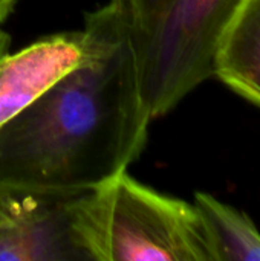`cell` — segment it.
Listing matches in <instances>:
<instances>
[{
  "mask_svg": "<svg viewBox=\"0 0 260 261\" xmlns=\"http://www.w3.org/2000/svg\"><path fill=\"white\" fill-rule=\"evenodd\" d=\"M81 29L83 63L0 127V187L70 199L143 154L153 118L121 0L87 12Z\"/></svg>",
  "mask_w": 260,
  "mask_h": 261,
  "instance_id": "cell-1",
  "label": "cell"
},
{
  "mask_svg": "<svg viewBox=\"0 0 260 261\" xmlns=\"http://www.w3.org/2000/svg\"><path fill=\"white\" fill-rule=\"evenodd\" d=\"M81 260L210 261L193 203L162 194L129 171L66 200Z\"/></svg>",
  "mask_w": 260,
  "mask_h": 261,
  "instance_id": "cell-2",
  "label": "cell"
},
{
  "mask_svg": "<svg viewBox=\"0 0 260 261\" xmlns=\"http://www.w3.org/2000/svg\"><path fill=\"white\" fill-rule=\"evenodd\" d=\"M150 116L215 76L219 40L242 0H121Z\"/></svg>",
  "mask_w": 260,
  "mask_h": 261,
  "instance_id": "cell-3",
  "label": "cell"
},
{
  "mask_svg": "<svg viewBox=\"0 0 260 261\" xmlns=\"http://www.w3.org/2000/svg\"><path fill=\"white\" fill-rule=\"evenodd\" d=\"M66 200L0 187V261L81 260L70 240Z\"/></svg>",
  "mask_w": 260,
  "mask_h": 261,
  "instance_id": "cell-4",
  "label": "cell"
},
{
  "mask_svg": "<svg viewBox=\"0 0 260 261\" xmlns=\"http://www.w3.org/2000/svg\"><path fill=\"white\" fill-rule=\"evenodd\" d=\"M86 58L83 29L44 35L0 57V127L29 107Z\"/></svg>",
  "mask_w": 260,
  "mask_h": 261,
  "instance_id": "cell-5",
  "label": "cell"
},
{
  "mask_svg": "<svg viewBox=\"0 0 260 261\" xmlns=\"http://www.w3.org/2000/svg\"><path fill=\"white\" fill-rule=\"evenodd\" d=\"M215 76L260 107V0H242L215 57Z\"/></svg>",
  "mask_w": 260,
  "mask_h": 261,
  "instance_id": "cell-6",
  "label": "cell"
},
{
  "mask_svg": "<svg viewBox=\"0 0 260 261\" xmlns=\"http://www.w3.org/2000/svg\"><path fill=\"white\" fill-rule=\"evenodd\" d=\"M193 205L210 261H260V232L245 213L202 191L195 194Z\"/></svg>",
  "mask_w": 260,
  "mask_h": 261,
  "instance_id": "cell-7",
  "label": "cell"
},
{
  "mask_svg": "<svg viewBox=\"0 0 260 261\" xmlns=\"http://www.w3.org/2000/svg\"><path fill=\"white\" fill-rule=\"evenodd\" d=\"M15 0H0V26L8 20L11 12L14 11Z\"/></svg>",
  "mask_w": 260,
  "mask_h": 261,
  "instance_id": "cell-8",
  "label": "cell"
},
{
  "mask_svg": "<svg viewBox=\"0 0 260 261\" xmlns=\"http://www.w3.org/2000/svg\"><path fill=\"white\" fill-rule=\"evenodd\" d=\"M9 47H11V35L6 31H3L0 26V57L9 52Z\"/></svg>",
  "mask_w": 260,
  "mask_h": 261,
  "instance_id": "cell-9",
  "label": "cell"
}]
</instances>
